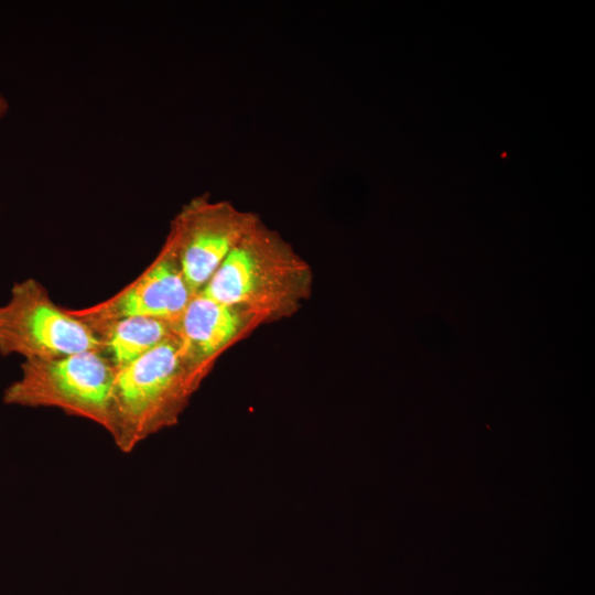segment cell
<instances>
[{
  "label": "cell",
  "instance_id": "cell-1",
  "mask_svg": "<svg viewBox=\"0 0 595 595\" xmlns=\"http://www.w3.org/2000/svg\"><path fill=\"white\" fill-rule=\"evenodd\" d=\"M312 281L309 263L260 218L201 293L238 310L257 326L294 314L310 296Z\"/></svg>",
  "mask_w": 595,
  "mask_h": 595
},
{
  "label": "cell",
  "instance_id": "cell-3",
  "mask_svg": "<svg viewBox=\"0 0 595 595\" xmlns=\"http://www.w3.org/2000/svg\"><path fill=\"white\" fill-rule=\"evenodd\" d=\"M115 372L101 350L23 360L20 376L4 388L2 401L23 408H55L109 433Z\"/></svg>",
  "mask_w": 595,
  "mask_h": 595
},
{
  "label": "cell",
  "instance_id": "cell-8",
  "mask_svg": "<svg viewBox=\"0 0 595 595\" xmlns=\"http://www.w3.org/2000/svg\"><path fill=\"white\" fill-rule=\"evenodd\" d=\"M94 333L101 342L102 354L118 369L172 337L175 328L163 320L129 316L100 325Z\"/></svg>",
  "mask_w": 595,
  "mask_h": 595
},
{
  "label": "cell",
  "instance_id": "cell-6",
  "mask_svg": "<svg viewBox=\"0 0 595 595\" xmlns=\"http://www.w3.org/2000/svg\"><path fill=\"white\" fill-rule=\"evenodd\" d=\"M195 294L165 240L154 260L131 283L98 304L72 311L93 331L129 316L152 317L175 325Z\"/></svg>",
  "mask_w": 595,
  "mask_h": 595
},
{
  "label": "cell",
  "instance_id": "cell-4",
  "mask_svg": "<svg viewBox=\"0 0 595 595\" xmlns=\"http://www.w3.org/2000/svg\"><path fill=\"white\" fill-rule=\"evenodd\" d=\"M101 350L94 331L72 309L56 304L36 279L13 283L0 304V355L50 359Z\"/></svg>",
  "mask_w": 595,
  "mask_h": 595
},
{
  "label": "cell",
  "instance_id": "cell-5",
  "mask_svg": "<svg viewBox=\"0 0 595 595\" xmlns=\"http://www.w3.org/2000/svg\"><path fill=\"white\" fill-rule=\"evenodd\" d=\"M260 219L226 199L208 194L185 203L171 221L166 239L172 246L182 273L198 293L212 275Z\"/></svg>",
  "mask_w": 595,
  "mask_h": 595
},
{
  "label": "cell",
  "instance_id": "cell-2",
  "mask_svg": "<svg viewBox=\"0 0 595 595\" xmlns=\"http://www.w3.org/2000/svg\"><path fill=\"white\" fill-rule=\"evenodd\" d=\"M204 378L185 356L176 333L116 369L109 431L116 446L130 453L151 435L174 425Z\"/></svg>",
  "mask_w": 595,
  "mask_h": 595
},
{
  "label": "cell",
  "instance_id": "cell-9",
  "mask_svg": "<svg viewBox=\"0 0 595 595\" xmlns=\"http://www.w3.org/2000/svg\"><path fill=\"white\" fill-rule=\"evenodd\" d=\"M10 104L7 97L0 91V120L9 112Z\"/></svg>",
  "mask_w": 595,
  "mask_h": 595
},
{
  "label": "cell",
  "instance_id": "cell-7",
  "mask_svg": "<svg viewBox=\"0 0 595 595\" xmlns=\"http://www.w3.org/2000/svg\"><path fill=\"white\" fill-rule=\"evenodd\" d=\"M253 327L238 310L201 292L174 325L185 356L205 377L218 356Z\"/></svg>",
  "mask_w": 595,
  "mask_h": 595
}]
</instances>
